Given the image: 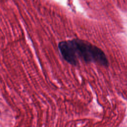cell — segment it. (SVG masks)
<instances>
[{
    "label": "cell",
    "instance_id": "1",
    "mask_svg": "<svg viewBox=\"0 0 127 127\" xmlns=\"http://www.w3.org/2000/svg\"><path fill=\"white\" fill-rule=\"evenodd\" d=\"M65 54L68 64L77 65L79 59L86 63H95L107 67L109 61L105 53L86 41L73 39L66 41Z\"/></svg>",
    "mask_w": 127,
    "mask_h": 127
}]
</instances>
